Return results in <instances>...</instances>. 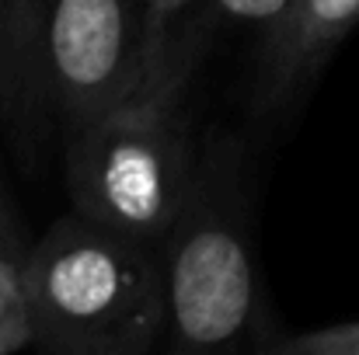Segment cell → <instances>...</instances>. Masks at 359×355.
Listing matches in <instances>:
<instances>
[{
	"mask_svg": "<svg viewBox=\"0 0 359 355\" xmlns=\"http://www.w3.org/2000/svg\"><path fill=\"white\" fill-rule=\"evenodd\" d=\"M182 14L171 18L164 49L143 84L63 136L70 206L157 247L175 223L199 153L189 84L210 21L206 14L182 21Z\"/></svg>",
	"mask_w": 359,
	"mask_h": 355,
	"instance_id": "1",
	"label": "cell"
},
{
	"mask_svg": "<svg viewBox=\"0 0 359 355\" xmlns=\"http://www.w3.org/2000/svg\"><path fill=\"white\" fill-rule=\"evenodd\" d=\"M251 164L238 136L199 143L189 192L161 240L171 352H269V317L255 251Z\"/></svg>",
	"mask_w": 359,
	"mask_h": 355,
	"instance_id": "2",
	"label": "cell"
},
{
	"mask_svg": "<svg viewBox=\"0 0 359 355\" xmlns=\"http://www.w3.org/2000/svg\"><path fill=\"white\" fill-rule=\"evenodd\" d=\"M32 349L60 355H143L164 342L161 247L74 206L21 258Z\"/></svg>",
	"mask_w": 359,
	"mask_h": 355,
	"instance_id": "3",
	"label": "cell"
},
{
	"mask_svg": "<svg viewBox=\"0 0 359 355\" xmlns=\"http://www.w3.org/2000/svg\"><path fill=\"white\" fill-rule=\"evenodd\" d=\"M171 18L147 0H46L39 63L53 129L70 136L136 91Z\"/></svg>",
	"mask_w": 359,
	"mask_h": 355,
	"instance_id": "4",
	"label": "cell"
},
{
	"mask_svg": "<svg viewBox=\"0 0 359 355\" xmlns=\"http://www.w3.org/2000/svg\"><path fill=\"white\" fill-rule=\"evenodd\" d=\"M356 25L359 0H290L283 18L262 32V109H283L293 95H300Z\"/></svg>",
	"mask_w": 359,
	"mask_h": 355,
	"instance_id": "5",
	"label": "cell"
},
{
	"mask_svg": "<svg viewBox=\"0 0 359 355\" xmlns=\"http://www.w3.org/2000/svg\"><path fill=\"white\" fill-rule=\"evenodd\" d=\"M46 0H0V132L21 160H32L53 129L42 95Z\"/></svg>",
	"mask_w": 359,
	"mask_h": 355,
	"instance_id": "6",
	"label": "cell"
},
{
	"mask_svg": "<svg viewBox=\"0 0 359 355\" xmlns=\"http://www.w3.org/2000/svg\"><path fill=\"white\" fill-rule=\"evenodd\" d=\"M32 349V321L21 286V261L0 254V355Z\"/></svg>",
	"mask_w": 359,
	"mask_h": 355,
	"instance_id": "7",
	"label": "cell"
},
{
	"mask_svg": "<svg viewBox=\"0 0 359 355\" xmlns=\"http://www.w3.org/2000/svg\"><path fill=\"white\" fill-rule=\"evenodd\" d=\"M272 355H359V321L325 324L272 342Z\"/></svg>",
	"mask_w": 359,
	"mask_h": 355,
	"instance_id": "8",
	"label": "cell"
},
{
	"mask_svg": "<svg viewBox=\"0 0 359 355\" xmlns=\"http://www.w3.org/2000/svg\"><path fill=\"white\" fill-rule=\"evenodd\" d=\"M290 0H203L206 21H227V25H248L258 32H269Z\"/></svg>",
	"mask_w": 359,
	"mask_h": 355,
	"instance_id": "9",
	"label": "cell"
},
{
	"mask_svg": "<svg viewBox=\"0 0 359 355\" xmlns=\"http://www.w3.org/2000/svg\"><path fill=\"white\" fill-rule=\"evenodd\" d=\"M25 251H28V237L21 230L18 206H14V199L7 192V181H4V171H0V254L21 261Z\"/></svg>",
	"mask_w": 359,
	"mask_h": 355,
	"instance_id": "10",
	"label": "cell"
},
{
	"mask_svg": "<svg viewBox=\"0 0 359 355\" xmlns=\"http://www.w3.org/2000/svg\"><path fill=\"white\" fill-rule=\"evenodd\" d=\"M157 14H178V11H192V7H199L203 0H147Z\"/></svg>",
	"mask_w": 359,
	"mask_h": 355,
	"instance_id": "11",
	"label": "cell"
}]
</instances>
